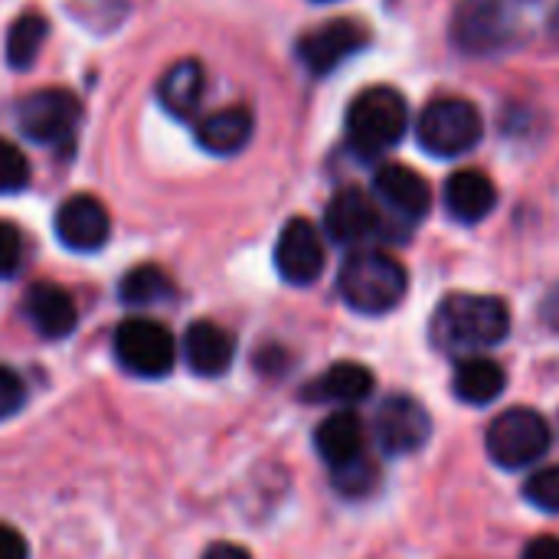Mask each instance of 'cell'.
Instances as JSON below:
<instances>
[{"mask_svg":"<svg viewBox=\"0 0 559 559\" xmlns=\"http://www.w3.org/2000/svg\"><path fill=\"white\" fill-rule=\"evenodd\" d=\"M511 334V308L495 295H449L432 314V344L452 357H478Z\"/></svg>","mask_w":559,"mask_h":559,"instance_id":"cell-1","label":"cell"},{"mask_svg":"<svg viewBox=\"0 0 559 559\" xmlns=\"http://www.w3.org/2000/svg\"><path fill=\"white\" fill-rule=\"evenodd\" d=\"M406 288H409V275L403 262L380 249H357L354 255H347L337 275V292L344 305L367 318H380L400 308Z\"/></svg>","mask_w":559,"mask_h":559,"instance_id":"cell-2","label":"cell"},{"mask_svg":"<svg viewBox=\"0 0 559 559\" xmlns=\"http://www.w3.org/2000/svg\"><path fill=\"white\" fill-rule=\"evenodd\" d=\"M347 141L357 154L373 157L396 147L409 128V105L390 85L364 88L347 108Z\"/></svg>","mask_w":559,"mask_h":559,"instance_id":"cell-3","label":"cell"},{"mask_svg":"<svg viewBox=\"0 0 559 559\" xmlns=\"http://www.w3.org/2000/svg\"><path fill=\"white\" fill-rule=\"evenodd\" d=\"M481 134H485L481 111L468 98H455V95L429 102L416 121V138L423 151L436 157L468 154L481 141Z\"/></svg>","mask_w":559,"mask_h":559,"instance_id":"cell-4","label":"cell"},{"mask_svg":"<svg viewBox=\"0 0 559 559\" xmlns=\"http://www.w3.org/2000/svg\"><path fill=\"white\" fill-rule=\"evenodd\" d=\"M550 442H554V432H550L547 419L527 406L501 413L488 426V436H485L491 462L508 468V472H521V468L537 465L550 452Z\"/></svg>","mask_w":559,"mask_h":559,"instance_id":"cell-5","label":"cell"},{"mask_svg":"<svg viewBox=\"0 0 559 559\" xmlns=\"http://www.w3.org/2000/svg\"><path fill=\"white\" fill-rule=\"evenodd\" d=\"M115 357L118 364L141 380H160L177 364L174 334L151 318H128L115 328Z\"/></svg>","mask_w":559,"mask_h":559,"instance_id":"cell-6","label":"cell"},{"mask_svg":"<svg viewBox=\"0 0 559 559\" xmlns=\"http://www.w3.org/2000/svg\"><path fill=\"white\" fill-rule=\"evenodd\" d=\"M432 436V419L426 406L413 396H386L373 416V439L383 455L403 459L416 455Z\"/></svg>","mask_w":559,"mask_h":559,"instance_id":"cell-7","label":"cell"},{"mask_svg":"<svg viewBox=\"0 0 559 559\" xmlns=\"http://www.w3.org/2000/svg\"><path fill=\"white\" fill-rule=\"evenodd\" d=\"M79 115H82L79 98L69 88H39L20 102L16 128L36 144H59L72 138Z\"/></svg>","mask_w":559,"mask_h":559,"instance_id":"cell-8","label":"cell"},{"mask_svg":"<svg viewBox=\"0 0 559 559\" xmlns=\"http://www.w3.org/2000/svg\"><path fill=\"white\" fill-rule=\"evenodd\" d=\"M328 262V249H324V236L321 229L305 219L295 216L282 226L278 242H275V269L288 285H311L321 278Z\"/></svg>","mask_w":559,"mask_h":559,"instance_id":"cell-9","label":"cell"},{"mask_svg":"<svg viewBox=\"0 0 559 559\" xmlns=\"http://www.w3.org/2000/svg\"><path fill=\"white\" fill-rule=\"evenodd\" d=\"M383 226H386V219H383L380 203L373 200V193H367L360 187H341L328 200L324 233L337 246H364L367 239L380 236Z\"/></svg>","mask_w":559,"mask_h":559,"instance_id":"cell-10","label":"cell"},{"mask_svg":"<svg viewBox=\"0 0 559 559\" xmlns=\"http://www.w3.org/2000/svg\"><path fill=\"white\" fill-rule=\"evenodd\" d=\"M367 43H370V33H367L364 23H357V20H328L324 26L308 29L298 39V59L308 66V72L328 75L341 62L357 56Z\"/></svg>","mask_w":559,"mask_h":559,"instance_id":"cell-11","label":"cell"},{"mask_svg":"<svg viewBox=\"0 0 559 559\" xmlns=\"http://www.w3.org/2000/svg\"><path fill=\"white\" fill-rule=\"evenodd\" d=\"M373 200L400 223H419L432 210V190L426 177L406 164H383L373 177Z\"/></svg>","mask_w":559,"mask_h":559,"instance_id":"cell-12","label":"cell"},{"mask_svg":"<svg viewBox=\"0 0 559 559\" xmlns=\"http://www.w3.org/2000/svg\"><path fill=\"white\" fill-rule=\"evenodd\" d=\"M52 226H56L59 242L72 252H95L111 236V216H108L105 203L92 193H75V197L62 200Z\"/></svg>","mask_w":559,"mask_h":559,"instance_id":"cell-13","label":"cell"},{"mask_svg":"<svg viewBox=\"0 0 559 559\" xmlns=\"http://www.w3.org/2000/svg\"><path fill=\"white\" fill-rule=\"evenodd\" d=\"M23 314L33 324V331L39 337H46V341L69 337L72 328H75V321H79V311H75L72 295L62 285H52V282H36V285L26 288Z\"/></svg>","mask_w":559,"mask_h":559,"instance_id":"cell-14","label":"cell"},{"mask_svg":"<svg viewBox=\"0 0 559 559\" xmlns=\"http://www.w3.org/2000/svg\"><path fill=\"white\" fill-rule=\"evenodd\" d=\"M445 210L452 219L465 223V226H475L481 219H488L498 206V187L495 180L485 174V170H455L449 180H445Z\"/></svg>","mask_w":559,"mask_h":559,"instance_id":"cell-15","label":"cell"},{"mask_svg":"<svg viewBox=\"0 0 559 559\" xmlns=\"http://www.w3.org/2000/svg\"><path fill=\"white\" fill-rule=\"evenodd\" d=\"M183 364L200 377H223L233 367L236 341L216 321H193L183 334Z\"/></svg>","mask_w":559,"mask_h":559,"instance_id":"cell-16","label":"cell"},{"mask_svg":"<svg viewBox=\"0 0 559 559\" xmlns=\"http://www.w3.org/2000/svg\"><path fill=\"white\" fill-rule=\"evenodd\" d=\"M314 449L328 462V468H341V465L367 455V429H364L360 416L350 409L331 413L314 429Z\"/></svg>","mask_w":559,"mask_h":559,"instance_id":"cell-17","label":"cell"},{"mask_svg":"<svg viewBox=\"0 0 559 559\" xmlns=\"http://www.w3.org/2000/svg\"><path fill=\"white\" fill-rule=\"evenodd\" d=\"M252 128H255L252 111L246 105H229V108H219V111L206 115L197 124V144L206 154L229 157V154H239L249 144Z\"/></svg>","mask_w":559,"mask_h":559,"instance_id":"cell-18","label":"cell"},{"mask_svg":"<svg viewBox=\"0 0 559 559\" xmlns=\"http://www.w3.org/2000/svg\"><path fill=\"white\" fill-rule=\"evenodd\" d=\"M508 386V377H504V367L485 354L478 357H462L459 367H455V377H452V393L468 403V406H488L495 403Z\"/></svg>","mask_w":559,"mask_h":559,"instance_id":"cell-19","label":"cell"},{"mask_svg":"<svg viewBox=\"0 0 559 559\" xmlns=\"http://www.w3.org/2000/svg\"><path fill=\"white\" fill-rule=\"evenodd\" d=\"M203 88H206V72L197 59H180L174 62L160 82H157V98H160V108L174 118H190L203 98Z\"/></svg>","mask_w":559,"mask_h":559,"instance_id":"cell-20","label":"cell"},{"mask_svg":"<svg viewBox=\"0 0 559 559\" xmlns=\"http://www.w3.org/2000/svg\"><path fill=\"white\" fill-rule=\"evenodd\" d=\"M373 393V373L364 364L354 360H341L334 367H328L314 386H308V400L314 403H341V406H354L364 403Z\"/></svg>","mask_w":559,"mask_h":559,"instance_id":"cell-21","label":"cell"},{"mask_svg":"<svg viewBox=\"0 0 559 559\" xmlns=\"http://www.w3.org/2000/svg\"><path fill=\"white\" fill-rule=\"evenodd\" d=\"M504 33L501 0H465L455 13V39L468 52H488Z\"/></svg>","mask_w":559,"mask_h":559,"instance_id":"cell-22","label":"cell"},{"mask_svg":"<svg viewBox=\"0 0 559 559\" xmlns=\"http://www.w3.org/2000/svg\"><path fill=\"white\" fill-rule=\"evenodd\" d=\"M174 282L164 269L157 265H138L131 269L121 285H118V298L131 308H151V305H164L174 298Z\"/></svg>","mask_w":559,"mask_h":559,"instance_id":"cell-23","label":"cell"},{"mask_svg":"<svg viewBox=\"0 0 559 559\" xmlns=\"http://www.w3.org/2000/svg\"><path fill=\"white\" fill-rule=\"evenodd\" d=\"M49 36V23L43 13H20L7 29V62L13 69H29Z\"/></svg>","mask_w":559,"mask_h":559,"instance_id":"cell-24","label":"cell"},{"mask_svg":"<svg viewBox=\"0 0 559 559\" xmlns=\"http://www.w3.org/2000/svg\"><path fill=\"white\" fill-rule=\"evenodd\" d=\"M331 478H334V488L344 495V498H364L377 488L380 481V468L370 455H360L341 468H331Z\"/></svg>","mask_w":559,"mask_h":559,"instance_id":"cell-25","label":"cell"},{"mask_svg":"<svg viewBox=\"0 0 559 559\" xmlns=\"http://www.w3.org/2000/svg\"><path fill=\"white\" fill-rule=\"evenodd\" d=\"M524 498L547 514H559V465L537 468L527 481H524Z\"/></svg>","mask_w":559,"mask_h":559,"instance_id":"cell-26","label":"cell"},{"mask_svg":"<svg viewBox=\"0 0 559 559\" xmlns=\"http://www.w3.org/2000/svg\"><path fill=\"white\" fill-rule=\"evenodd\" d=\"M26 183H29L26 154L13 141L0 138V193H20Z\"/></svg>","mask_w":559,"mask_h":559,"instance_id":"cell-27","label":"cell"},{"mask_svg":"<svg viewBox=\"0 0 559 559\" xmlns=\"http://www.w3.org/2000/svg\"><path fill=\"white\" fill-rule=\"evenodd\" d=\"M20 262H23V236L13 223L0 219V278L16 275Z\"/></svg>","mask_w":559,"mask_h":559,"instance_id":"cell-28","label":"cell"},{"mask_svg":"<svg viewBox=\"0 0 559 559\" xmlns=\"http://www.w3.org/2000/svg\"><path fill=\"white\" fill-rule=\"evenodd\" d=\"M26 403V386L23 380L10 370V367H0V419H10L23 409Z\"/></svg>","mask_w":559,"mask_h":559,"instance_id":"cell-29","label":"cell"},{"mask_svg":"<svg viewBox=\"0 0 559 559\" xmlns=\"http://www.w3.org/2000/svg\"><path fill=\"white\" fill-rule=\"evenodd\" d=\"M0 559H26V540L10 524H0Z\"/></svg>","mask_w":559,"mask_h":559,"instance_id":"cell-30","label":"cell"},{"mask_svg":"<svg viewBox=\"0 0 559 559\" xmlns=\"http://www.w3.org/2000/svg\"><path fill=\"white\" fill-rule=\"evenodd\" d=\"M521 559H559V540L557 537H537L524 547Z\"/></svg>","mask_w":559,"mask_h":559,"instance_id":"cell-31","label":"cell"},{"mask_svg":"<svg viewBox=\"0 0 559 559\" xmlns=\"http://www.w3.org/2000/svg\"><path fill=\"white\" fill-rule=\"evenodd\" d=\"M203 559H252L249 557V550H242L239 544H213Z\"/></svg>","mask_w":559,"mask_h":559,"instance_id":"cell-32","label":"cell"},{"mask_svg":"<svg viewBox=\"0 0 559 559\" xmlns=\"http://www.w3.org/2000/svg\"><path fill=\"white\" fill-rule=\"evenodd\" d=\"M544 318L550 321V328H557L559 331V288L547 298V305H544Z\"/></svg>","mask_w":559,"mask_h":559,"instance_id":"cell-33","label":"cell"},{"mask_svg":"<svg viewBox=\"0 0 559 559\" xmlns=\"http://www.w3.org/2000/svg\"><path fill=\"white\" fill-rule=\"evenodd\" d=\"M318 3H331V0H318Z\"/></svg>","mask_w":559,"mask_h":559,"instance_id":"cell-34","label":"cell"}]
</instances>
